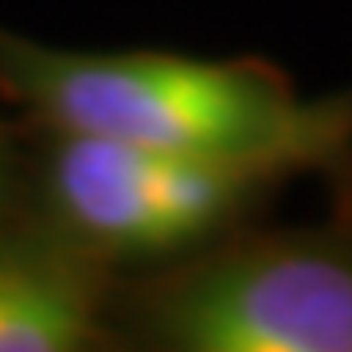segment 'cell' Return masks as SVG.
<instances>
[{"instance_id": "6da1fadb", "label": "cell", "mask_w": 352, "mask_h": 352, "mask_svg": "<svg viewBox=\"0 0 352 352\" xmlns=\"http://www.w3.org/2000/svg\"><path fill=\"white\" fill-rule=\"evenodd\" d=\"M0 90L55 133L317 168L352 145V94L302 98L258 63L67 51L0 32Z\"/></svg>"}, {"instance_id": "7a4b0ae2", "label": "cell", "mask_w": 352, "mask_h": 352, "mask_svg": "<svg viewBox=\"0 0 352 352\" xmlns=\"http://www.w3.org/2000/svg\"><path fill=\"white\" fill-rule=\"evenodd\" d=\"M298 173L274 157L176 153L55 133L47 200L82 251L153 258L208 243L263 192Z\"/></svg>"}, {"instance_id": "5b68a950", "label": "cell", "mask_w": 352, "mask_h": 352, "mask_svg": "<svg viewBox=\"0 0 352 352\" xmlns=\"http://www.w3.org/2000/svg\"><path fill=\"white\" fill-rule=\"evenodd\" d=\"M4 184H8V138L0 129V204H4Z\"/></svg>"}, {"instance_id": "3957f363", "label": "cell", "mask_w": 352, "mask_h": 352, "mask_svg": "<svg viewBox=\"0 0 352 352\" xmlns=\"http://www.w3.org/2000/svg\"><path fill=\"white\" fill-rule=\"evenodd\" d=\"M180 352H352V239L286 231L215 251L153 309Z\"/></svg>"}, {"instance_id": "277c9868", "label": "cell", "mask_w": 352, "mask_h": 352, "mask_svg": "<svg viewBox=\"0 0 352 352\" xmlns=\"http://www.w3.org/2000/svg\"><path fill=\"white\" fill-rule=\"evenodd\" d=\"M94 333V298L71 263L0 254V352H71Z\"/></svg>"}]
</instances>
